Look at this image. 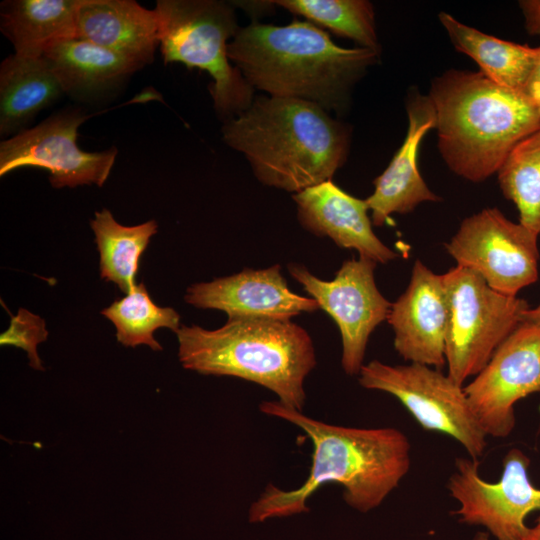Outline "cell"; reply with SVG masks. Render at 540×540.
<instances>
[{
	"mask_svg": "<svg viewBox=\"0 0 540 540\" xmlns=\"http://www.w3.org/2000/svg\"><path fill=\"white\" fill-rule=\"evenodd\" d=\"M259 408L268 416L299 427L311 440L313 453L304 483L293 490L269 484L249 508L250 523L309 512L307 501L327 483L340 484L345 502L366 513L378 507L409 471L411 445L396 428L332 425L279 401H264Z\"/></svg>",
	"mask_w": 540,
	"mask_h": 540,
	"instance_id": "6da1fadb",
	"label": "cell"
},
{
	"mask_svg": "<svg viewBox=\"0 0 540 540\" xmlns=\"http://www.w3.org/2000/svg\"><path fill=\"white\" fill-rule=\"evenodd\" d=\"M380 53L338 46L322 28L294 19L288 25L251 23L228 44V57L255 90L315 103L342 113L354 84Z\"/></svg>",
	"mask_w": 540,
	"mask_h": 540,
	"instance_id": "7a4b0ae2",
	"label": "cell"
},
{
	"mask_svg": "<svg viewBox=\"0 0 540 540\" xmlns=\"http://www.w3.org/2000/svg\"><path fill=\"white\" fill-rule=\"evenodd\" d=\"M350 137L348 125L315 103L265 95L222 126L223 141L246 157L262 184L294 194L332 180Z\"/></svg>",
	"mask_w": 540,
	"mask_h": 540,
	"instance_id": "3957f363",
	"label": "cell"
},
{
	"mask_svg": "<svg viewBox=\"0 0 540 540\" xmlns=\"http://www.w3.org/2000/svg\"><path fill=\"white\" fill-rule=\"evenodd\" d=\"M427 95L436 112L443 160L471 182L497 173L510 151L540 128L533 100L480 71L449 69L432 80Z\"/></svg>",
	"mask_w": 540,
	"mask_h": 540,
	"instance_id": "277c9868",
	"label": "cell"
},
{
	"mask_svg": "<svg viewBox=\"0 0 540 540\" xmlns=\"http://www.w3.org/2000/svg\"><path fill=\"white\" fill-rule=\"evenodd\" d=\"M183 368L256 383L302 412L304 382L316 366L309 333L291 320L228 319L220 328L181 325L176 332Z\"/></svg>",
	"mask_w": 540,
	"mask_h": 540,
	"instance_id": "5b68a950",
	"label": "cell"
},
{
	"mask_svg": "<svg viewBox=\"0 0 540 540\" xmlns=\"http://www.w3.org/2000/svg\"><path fill=\"white\" fill-rule=\"evenodd\" d=\"M159 45L164 63L206 71L214 109L225 121L247 110L254 89L228 57L238 27L231 4L217 0H158Z\"/></svg>",
	"mask_w": 540,
	"mask_h": 540,
	"instance_id": "8992f818",
	"label": "cell"
},
{
	"mask_svg": "<svg viewBox=\"0 0 540 540\" xmlns=\"http://www.w3.org/2000/svg\"><path fill=\"white\" fill-rule=\"evenodd\" d=\"M443 279L449 307L447 375L463 386L483 369L530 307L524 299L493 290L476 272L458 265Z\"/></svg>",
	"mask_w": 540,
	"mask_h": 540,
	"instance_id": "52a82bcc",
	"label": "cell"
},
{
	"mask_svg": "<svg viewBox=\"0 0 540 540\" xmlns=\"http://www.w3.org/2000/svg\"><path fill=\"white\" fill-rule=\"evenodd\" d=\"M358 375L362 387L394 396L425 430L452 437L472 459L482 456L488 436L463 386L439 369L420 363L388 365L372 360L362 366Z\"/></svg>",
	"mask_w": 540,
	"mask_h": 540,
	"instance_id": "ba28073f",
	"label": "cell"
},
{
	"mask_svg": "<svg viewBox=\"0 0 540 540\" xmlns=\"http://www.w3.org/2000/svg\"><path fill=\"white\" fill-rule=\"evenodd\" d=\"M530 460L520 449H510L495 483L479 474V461L457 458L447 488L459 507L454 515L464 524L486 528L496 540H524L527 516L540 512V489L529 478ZM540 521V516L538 518Z\"/></svg>",
	"mask_w": 540,
	"mask_h": 540,
	"instance_id": "9c48e42d",
	"label": "cell"
},
{
	"mask_svg": "<svg viewBox=\"0 0 540 540\" xmlns=\"http://www.w3.org/2000/svg\"><path fill=\"white\" fill-rule=\"evenodd\" d=\"M538 236L486 208L465 218L445 248L458 266L476 272L493 290L510 296L538 279Z\"/></svg>",
	"mask_w": 540,
	"mask_h": 540,
	"instance_id": "30bf717a",
	"label": "cell"
},
{
	"mask_svg": "<svg viewBox=\"0 0 540 540\" xmlns=\"http://www.w3.org/2000/svg\"><path fill=\"white\" fill-rule=\"evenodd\" d=\"M376 264L363 257L346 260L331 281L316 277L302 264H288L291 277L336 323L342 342L341 366L350 376L359 374L369 337L387 320L392 305L376 285Z\"/></svg>",
	"mask_w": 540,
	"mask_h": 540,
	"instance_id": "8fae6325",
	"label": "cell"
},
{
	"mask_svg": "<svg viewBox=\"0 0 540 540\" xmlns=\"http://www.w3.org/2000/svg\"><path fill=\"white\" fill-rule=\"evenodd\" d=\"M88 117L81 109H66L2 141L0 176L18 168L38 167L49 172L54 188L103 186L118 151L111 147L86 152L78 146V128Z\"/></svg>",
	"mask_w": 540,
	"mask_h": 540,
	"instance_id": "7c38bea8",
	"label": "cell"
},
{
	"mask_svg": "<svg viewBox=\"0 0 540 540\" xmlns=\"http://www.w3.org/2000/svg\"><path fill=\"white\" fill-rule=\"evenodd\" d=\"M463 389L485 434L507 437L515 404L540 392V328L521 322Z\"/></svg>",
	"mask_w": 540,
	"mask_h": 540,
	"instance_id": "4fadbf2b",
	"label": "cell"
},
{
	"mask_svg": "<svg viewBox=\"0 0 540 540\" xmlns=\"http://www.w3.org/2000/svg\"><path fill=\"white\" fill-rule=\"evenodd\" d=\"M184 299L198 309L223 311L228 319L291 320L320 309L313 298L290 290L279 264L193 284Z\"/></svg>",
	"mask_w": 540,
	"mask_h": 540,
	"instance_id": "5bb4252c",
	"label": "cell"
},
{
	"mask_svg": "<svg viewBox=\"0 0 540 540\" xmlns=\"http://www.w3.org/2000/svg\"><path fill=\"white\" fill-rule=\"evenodd\" d=\"M448 318L443 274L434 273L417 260L406 290L392 303L387 317L395 350L406 361L441 369L446 363Z\"/></svg>",
	"mask_w": 540,
	"mask_h": 540,
	"instance_id": "9a60e30c",
	"label": "cell"
},
{
	"mask_svg": "<svg viewBox=\"0 0 540 540\" xmlns=\"http://www.w3.org/2000/svg\"><path fill=\"white\" fill-rule=\"evenodd\" d=\"M301 226L337 246L354 249L359 257L387 263L397 257L374 233L365 199L356 198L332 180L293 194Z\"/></svg>",
	"mask_w": 540,
	"mask_h": 540,
	"instance_id": "2e32d148",
	"label": "cell"
},
{
	"mask_svg": "<svg viewBox=\"0 0 540 540\" xmlns=\"http://www.w3.org/2000/svg\"><path fill=\"white\" fill-rule=\"evenodd\" d=\"M408 130L406 137L387 168L374 181V192L365 199L371 221L384 225L394 213L406 214L426 201H439L418 169V151L423 137L435 129L436 112L428 95L417 90L406 101Z\"/></svg>",
	"mask_w": 540,
	"mask_h": 540,
	"instance_id": "e0dca14e",
	"label": "cell"
},
{
	"mask_svg": "<svg viewBox=\"0 0 540 540\" xmlns=\"http://www.w3.org/2000/svg\"><path fill=\"white\" fill-rule=\"evenodd\" d=\"M76 38L151 63L159 45V17L134 0H78Z\"/></svg>",
	"mask_w": 540,
	"mask_h": 540,
	"instance_id": "ac0fdd59",
	"label": "cell"
},
{
	"mask_svg": "<svg viewBox=\"0 0 540 540\" xmlns=\"http://www.w3.org/2000/svg\"><path fill=\"white\" fill-rule=\"evenodd\" d=\"M42 57L64 93L74 97L107 91L143 67L122 54L78 38L56 44Z\"/></svg>",
	"mask_w": 540,
	"mask_h": 540,
	"instance_id": "d6986e66",
	"label": "cell"
},
{
	"mask_svg": "<svg viewBox=\"0 0 540 540\" xmlns=\"http://www.w3.org/2000/svg\"><path fill=\"white\" fill-rule=\"evenodd\" d=\"M64 91L43 57L12 54L0 66V134L16 135Z\"/></svg>",
	"mask_w": 540,
	"mask_h": 540,
	"instance_id": "ffe728a7",
	"label": "cell"
},
{
	"mask_svg": "<svg viewBox=\"0 0 540 540\" xmlns=\"http://www.w3.org/2000/svg\"><path fill=\"white\" fill-rule=\"evenodd\" d=\"M78 0H13L1 4L0 28L16 55L39 58L76 38Z\"/></svg>",
	"mask_w": 540,
	"mask_h": 540,
	"instance_id": "44dd1931",
	"label": "cell"
},
{
	"mask_svg": "<svg viewBox=\"0 0 540 540\" xmlns=\"http://www.w3.org/2000/svg\"><path fill=\"white\" fill-rule=\"evenodd\" d=\"M438 18L455 49L468 55L493 82L523 92L535 65L538 47L505 41L461 23L446 12Z\"/></svg>",
	"mask_w": 540,
	"mask_h": 540,
	"instance_id": "7402d4cb",
	"label": "cell"
},
{
	"mask_svg": "<svg viewBox=\"0 0 540 540\" xmlns=\"http://www.w3.org/2000/svg\"><path fill=\"white\" fill-rule=\"evenodd\" d=\"M90 225L100 257V277L128 294L136 286L140 259L151 237L157 233V222L149 220L135 226H124L109 210L102 209L95 212Z\"/></svg>",
	"mask_w": 540,
	"mask_h": 540,
	"instance_id": "603a6c76",
	"label": "cell"
},
{
	"mask_svg": "<svg viewBox=\"0 0 540 540\" xmlns=\"http://www.w3.org/2000/svg\"><path fill=\"white\" fill-rule=\"evenodd\" d=\"M280 6L314 25L381 52L373 4L367 0H277Z\"/></svg>",
	"mask_w": 540,
	"mask_h": 540,
	"instance_id": "cb8c5ba5",
	"label": "cell"
},
{
	"mask_svg": "<svg viewBox=\"0 0 540 540\" xmlns=\"http://www.w3.org/2000/svg\"><path fill=\"white\" fill-rule=\"evenodd\" d=\"M497 173L503 195L519 211V223L540 235V128L510 151Z\"/></svg>",
	"mask_w": 540,
	"mask_h": 540,
	"instance_id": "d4e9b609",
	"label": "cell"
},
{
	"mask_svg": "<svg viewBox=\"0 0 540 540\" xmlns=\"http://www.w3.org/2000/svg\"><path fill=\"white\" fill-rule=\"evenodd\" d=\"M101 314L116 328V338L126 347L147 345L154 351L162 346L154 338L159 328L175 333L181 327L180 315L171 307H160L151 299L144 283L137 284L131 292L104 308Z\"/></svg>",
	"mask_w": 540,
	"mask_h": 540,
	"instance_id": "484cf974",
	"label": "cell"
},
{
	"mask_svg": "<svg viewBox=\"0 0 540 540\" xmlns=\"http://www.w3.org/2000/svg\"><path fill=\"white\" fill-rule=\"evenodd\" d=\"M48 336L45 321L38 315L20 308L11 316L9 328L0 336V344L13 345L23 349L28 356L29 365L37 370H44L37 353V346Z\"/></svg>",
	"mask_w": 540,
	"mask_h": 540,
	"instance_id": "4316f807",
	"label": "cell"
},
{
	"mask_svg": "<svg viewBox=\"0 0 540 540\" xmlns=\"http://www.w3.org/2000/svg\"><path fill=\"white\" fill-rule=\"evenodd\" d=\"M525 19V28L530 35H540V0L519 1Z\"/></svg>",
	"mask_w": 540,
	"mask_h": 540,
	"instance_id": "83f0119b",
	"label": "cell"
},
{
	"mask_svg": "<svg viewBox=\"0 0 540 540\" xmlns=\"http://www.w3.org/2000/svg\"><path fill=\"white\" fill-rule=\"evenodd\" d=\"M524 94L537 105L540 103V47H538L537 59L525 87Z\"/></svg>",
	"mask_w": 540,
	"mask_h": 540,
	"instance_id": "f1b7e54d",
	"label": "cell"
},
{
	"mask_svg": "<svg viewBox=\"0 0 540 540\" xmlns=\"http://www.w3.org/2000/svg\"><path fill=\"white\" fill-rule=\"evenodd\" d=\"M528 322L540 328V304L535 308H529L523 314L522 322Z\"/></svg>",
	"mask_w": 540,
	"mask_h": 540,
	"instance_id": "f546056e",
	"label": "cell"
},
{
	"mask_svg": "<svg viewBox=\"0 0 540 540\" xmlns=\"http://www.w3.org/2000/svg\"><path fill=\"white\" fill-rule=\"evenodd\" d=\"M524 540H540V521L534 527L530 528Z\"/></svg>",
	"mask_w": 540,
	"mask_h": 540,
	"instance_id": "4dcf8cb0",
	"label": "cell"
},
{
	"mask_svg": "<svg viewBox=\"0 0 540 540\" xmlns=\"http://www.w3.org/2000/svg\"><path fill=\"white\" fill-rule=\"evenodd\" d=\"M473 540H491L489 534H486L484 532H478L474 536Z\"/></svg>",
	"mask_w": 540,
	"mask_h": 540,
	"instance_id": "1f68e13d",
	"label": "cell"
},
{
	"mask_svg": "<svg viewBox=\"0 0 540 540\" xmlns=\"http://www.w3.org/2000/svg\"><path fill=\"white\" fill-rule=\"evenodd\" d=\"M538 110H539V114H540V103L538 104Z\"/></svg>",
	"mask_w": 540,
	"mask_h": 540,
	"instance_id": "d6a6232c",
	"label": "cell"
}]
</instances>
